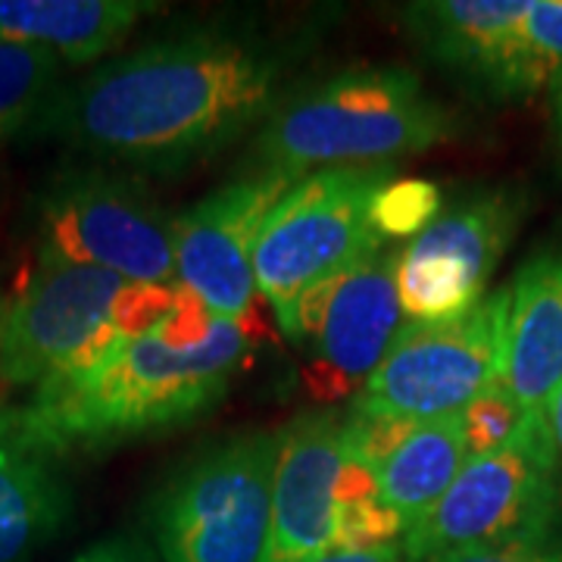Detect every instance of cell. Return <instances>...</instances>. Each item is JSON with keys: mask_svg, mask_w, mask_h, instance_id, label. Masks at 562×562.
Segmentation results:
<instances>
[{"mask_svg": "<svg viewBox=\"0 0 562 562\" xmlns=\"http://www.w3.org/2000/svg\"><path fill=\"white\" fill-rule=\"evenodd\" d=\"M288 54L247 32L147 41L63 85L32 138L113 169L179 176L260 128L288 94Z\"/></svg>", "mask_w": 562, "mask_h": 562, "instance_id": "6da1fadb", "label": "cell"}, {"mask_svg": "<svg viewBox=\"0 0 562 562\" xmlns=\"http://www.w3.org/2000/svg\"><path fill=\"white\" fill-rule=\"evenodd\" d=\"M528 413H522L516 401L503 391V387H494L487 391L484 397L472 403L465 413H462V422H465V443H469V460L472 457H482L487 450L501 447L503 441L513 438V431L522 425V419Z\"/></svg>", "mask_w": 562, "mask_h": 562, "instance_id": "44dd1931", "label": "cell"}, {"mask_svg": "<svg viewBox=\"0 0 562 562\" xmlns=\"http://www.w3.org/2000/svg\"><path fill=\"white\" fill-rule=\"evenodd\" d=\"M557 469L543 413H528L509 441L465 460L438 506L403 535V557L431 562L465 547L553 535L560 519Z\"/></svg>", "mask_w": 562, "mask_h": 562, "instance_id": "ba28073f", "label": "cell"}, {"mask_svg": "<svg viewBox=\"0 0 562 562\" xmlns=\"http://www.w3.org/2000/svg\"><path fill=\"white\" fill-rule=\"evenodd\" d=\"M276 431H241L203 447L150 503L162 562H266L272 531Z\"/></svg>", "mask_w": 562, "mask_h": 562, "instance_id": "8992f818", "label": "cell"}, {"mask_svg": "<svg viewBox=\"0 0 562 562\" xmlns=\"http://www.w3.org/2000/svg\"><path fill=\"white\" fill-rule=\"evenodd\" d=\"M506 306L509 291L503 288L457 322H403L382 366L350 397L347 413L387 422H435L465 413L503 382Z\"/></svg>", "mask_w": 562, "mask_h": 562, "instance_id": "30bf717a", "label": "cell"}, {"mask_svg": "<svg viewBox=\"0 0 562 562\" xmlns=\"http://www.w3.org/2000/svg\"><path fill=\"white\" fill-rule=\"evenodd\" d=\"M550 101H553V132H557V144L562 150V79L550 88Z\"/></svg>", "mask_w": 562, "mask_h": 562, "instance_id": "484cf974", "label": "cell"}, {"mask_svg": "<svg viewBox=\"0 0 562 562\" xmlns=\"http://www.w3.org/2000/svg\"><path fill=\"white\" fill-rule=\"evenodd\" d=\"M297 181L276 169H250L176 216L179 288L194 294L216 319L250 331L260 297L254 279L257 238Z\"/></svg>", "mask_w": 562, "mask_h": 562, "instance_id": "4fadbf2b", "label": "cell"}, {"mask_svg": "<svg viewBox=\"0 0 562 562\" xmlns=\"http://www.w3.org/2000/svg\"><path fill=\"white\" fill-rule=\"evenodd\" d=\"M306 562H406L401 543H379V547H341L328 550Z\"/></svg>", "mask_w": 562, "mask_h": 562, "instance_id": "cb8c5ba5", "label": "cell"}, {"mask_svg": "<svg viewBox=\"0 0 562 562\" xmlns=\"http://www.w3.org/2000/svg\"><path fill=\"white\" fill-rule=\"evenodd\" d=\"M543 419H547V428H550V438H553V450H557V460L562 465V384L560 391L547 401L543 406Z\"/></svg>", "mask_w": 562, "mask_h": 562, "instance_id": "d4e9b609", "label": "cell"}, {"mask_svg": "<svg viewBox=\"0 0 562 562\" xmlns=\"http://www.w3.org/2000/svg\"><path fill=\"white\" fill-rule=\"evenodd\" d=\"M525 216L516 188H491L453 201L419 238L403 247L397 269L403 319L443 325L487 297V281Z\"/></svg>", "mask_w": 562, "mask_h": 562, "instance_id": "7c38bea8", "label": "cell"}, {"mask_svg": "<svg viewBox=\"0 0 562 562\" xmlns=\"http://www.w3.org/2000/svg\"><path fill=\"white\" fill-rule=\"evenodd\" d=\"M344 465L347 438L341 413L310 409L276 431L266 562H306L338 550Z\"/></svg>", "mask_w": 562, "mask_h": 562, "instance_id": "5bb4252c", "label": "cell"}, {"mask_svg": "<svg viewBox=\"0 0 562 562\" xmlns=\"http://www.w3.org/2000/svg\"><path fill=\"white\" fill-rule=\"evenodd\" d=\"M401 257V244H384L297 303L284 335L301 347V379L316 401L353 397L382 366L403 325Z\"/></svg>", "mask_w": 562, "mask_h": 562, "instance_id": "8fae6325", "label": "cell"}, {"mask_svg": "<svg viewBox=\"0 0 562 562\" xmlns=\"http://www.w3.org/2000/svg\"><path fill=\"white\" fill-rule=\"evenodd\" d=\"M69 562H162L154 541L138 531H113L101 541L88 543Z\"/></svg>", "mask_w": 562, "mask_h": 562, "instance_id": "603a6c76", "label": "cell"}, {"mask_svg": "<svg viewBox=\"0 0 562 562\" xmlns=\"http://www.w3.org/2000/svg\"><path fill=\"white\" fill-rule=\"evenodd\" d=\"M60 88L63 63L54 54L0 38V150L35 135Z\"/></svg>", "mask_w": 562, "mask_h": 562, "instance_id": "d6986e66", "label": "cell"}, {"mask_svg": "<svg viewBox=\"0 0 562 562\" xmlns=\"http://www.w3.org/2000/svg\"><path fill=\"white\" fill-rule=\"evenodd\" d=\"M150 10L144 0H0V38L88 66L113 54Z\"/></svg>", "mask_w": 562, "mask_h": 562, "instance_id": "e0dca14e", "label": "cell"}, {"mask_svg": "<svg viewBox=\"0 0 562 562\" xmlns=\"http://www.w3.org/2000/svg\"><path fill=\"white\" fill-rule=\"evenodd\" d=\"M181 288H140L106 269L38 254L35 269L3 301L0 382L35 391L106 357L176 306Z\"/></svg>", "mask_w": 562, "mask_h": 562, "instance_id": "277c9868", "label": "cell"}, {"mask_svg": "<svg viewBox=\"0 0 562 562\" xmlns=\"http://www.w3.org/2000/svg\"><path fill=\"white\" fill-rule=\"evenodd\" d=\"M254 335L216 319L181 288L176 306L106 357L50 379L22 403V422L57 457L154 438L203 419L250 366Z\"/></svg>", "mask_w": 562, "mask_h": 562, "instance_id": "7a4b0ae2", "label": "cell"}, {"mask_svg": "<svg viewBox=\"0 0 562 562\" xmlns=\"http://www.w3.org/2000/svg\"><path fill=\"white\" fill-rule=\"evenodd\" d=\"M506 291L501 387L522 413H543L562 384V244L535 254Z\"/></svg>", "mask_w": 562, "mask_h": 562, "instance_id": "2e32d148", "label": "cell"}, {"mask_svg": "<svg viewBox=\"0 0 562 562\" xmlns=\"http://www.w3.org/2000/svg\"><path fill=\"white\" fill-rule=\"evenodd\" d=\"M431 562H562V538L553 531L547 538H531V541L465 547L435 557Z\"/></svg>", "mask_w": 562, "mask_h": 562, "instance_id": "7402d4cb", "label": "cell"}, {"mask_svg": "<svg viewBox=\"0 0 562 562\" xmlns=\"http://www.w3.org/2000/svg\"><path fill=\"white\" fill-rule=\"evenodd\" d=\"M409 38L491 101H522L562 79V0H425L401 10Z\"/></svg>", "mask_w": 562, "mask_h": 562, "instance_id": "9c48e42d", "label": "cell"}, {"mask_svg": "<svg viewBox=\"0 0 562 562\" xmlns=\"http://www.w3.org/2000/svg\"><path fill=\"white\" fill-rule=\"evenodd\" d=\"M63 457L29 431L20 406H0V562H35L72 519Z\"/></svg>", "mask_w": 562, "mask_h": 562, "instance_id": "9a60e30c", "label": "cell"}, {"mask_svg": "<svg viewBox=\"0 0 562 562\" xmlns=\"http://www.w3.org/2000/svg\"><path fill=\"white\" fill-rule=\"evenodd\" d=\"M465 460L469 443L462 413L447 419L416 422L375 465L382 501L409 531L438 506L447 487L457 482Z\"/></svg>", "mask_w": 562, "mask_h": 562, "instance_id": "ac0fdd59", "label": "cell"}, {"mask_svg": "<svg viewBox=\"0 0 562 562\" xmlns=\"http://www.w3.org/2000/svg\"><path fill=\"white\" fill-rule=\"evenodd\" d=\"M453 135V113L425 91L416 69L353 66L288 91L254 135L250 169L303 179L322 169L394 166Z\"/></svg>", "mask_w": 562, "mask_h": 562, "instance_id": "3957f363", "label": "cell"}, {"mask_svg": "<svg viewBox=\"0 0 562 562\" xmlns=\"http://www.w3.org/2000/svg\"><path fill=\"white\" fill-rule=\"evenodd\" d=\"M441 216V188L425 179H394L375 201L372 220L387 244L419 238Z\"/></svg>", "mask_w": 562, "mask_h": 562, "instance_id": "ffe728a7", "label": "cell"}, {"mask_svg": "<svg viewBox=\"0 0 562 562\" xmlns=\"http://www.w3.org/2000/svg\"><path fill=\"white\" fill-rule=\"evenodd\" d=\"M391 181L394 166L322 169L303 176L269 213L254 250V279L281 331L313 288L387 244L372 210Z\"/></svg>", "mask_w": 562, "mask_h": 562, "instance_id": "52a82bcc", "label": "cell"}, {"mask_svg": "<svg viewBox=\"0 0 562 562\" xmlns=\"http://www.w3.org/2000/svg\"><path fill=\"white\" fill-rule=\"evenodd\" d=\"M0 313H3V297H0Z\"/></svg>", "mask_w": 562, "mask_h": 562, "instance_id": "4316f807", "label": "cell"}, {"mask_svg": "<svg viewBox=\"0 0 562 562\" xmlns=\"http://www.w3.org/2000/svg\"><path fill=\"white\" fill-rule=\"evenodd\" d=\"M32 220L38 254L106 269L140 288H179L176 216L122 169L63 166L41 184Z\"/></svg>", "mask_w": 562, "mask_h": 562, "instance_id": "5b68a950", "label": "cell"}]
</instances>
